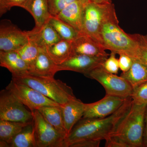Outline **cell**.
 Instances as JSON below:
<instances>
[{
	"mask_svg": "<svg viewBox=\"0 0 147 147\" xmlns=\"http://www.w3.org/2000/svg\"><path fill=\"white\" fill-rule=\"evenodd\" d=\"M137 42L139 50V58L147 65V34H130Z\"/></svg>",
	"mask_w": 147,
	"mask_h": 147,
	"instance_id": "obj_28",
	"label": "cell"
},
{
	"mask_svg": "<svg viewBox=\"0 0 147 147\" xmlns=\"http://www.w3.org/2000/svg\"><path fill=\"white\" fill-rule=\"evenodd\" d=\"M58 71L57 65L50 58L46 48H40L36 60L27 73L35 76L54 77Z\"/></svg>",
	"mask_w": 147,
	"mask_h": 147,
	"instance_id": "obj_17",
	"label": "cell"
},
{
	"mask_svg": "<svg viewBox=\"0 0 147 147\" xmlns=\"http://www.w3.org/2000/svg\"><path fill=\"white\" fill-rule=\"evenodd\" d=\"M28 0H0V15L6 13L14 6L23 7Z\"/></svg>",
	"mask_w": 147,
	"mask_h": 147,
	"instance_id": "obj_31",
	"label": "cell"
},
{
	"mask_svg": "<svg viewBox=\"0 0 147 147\" xmlns=\"http://www.w3.org/2000/svg\"><path fill=\"white\" fill-rule=\"evenodd\" d=\"M26 32L29 40L40 48H47L62 40L48 22L40 28L34 27L32 30Z\"/></svg>",
	"mask_w": 147,
	"mask_h": 147,
	"instance_id": "obj_16",
	"label": "cell"
},
{
	"mask_svg": "<svg viewBox=\"0 0 147 147\" xmlns=\"http://www.w3.org/2000/svg\"><path fill=\"white\" fill-rule=\"evenodd\" d=\"M30 123L0 120V147L9 142Z\"/></svg>",
	"mask_w": 147,
	"mask_h": 147,
	"instance_id": "obj_24",
	"label": "cell"
},
{
	"mask_svg": "<svg viewBox=\"0 0 147 147\" xmlns=\"http://www.w3.org/2000/svg\"><path fill=\"white\" fill-rule=\"evenodd\" d=\"M34 124L32 122L25 127L22 131L1 147H36Z\"/></svg>",
	"mask_w": 147,
	"mask_h": 147,
	"instance_id": "obj_21",
	"label": "cell"
},
{
	"mask_svg": "<svg viewBox=\"0 0 147 147\" xmlns=\"http://www.w3.org/2000/svg\"><path fill=\"white\" fill-rule=\"evenodd\" d=\"M48 22L62 40L72 42L79 35V32L73 27L56 16H51Z\"/></svg>",
	"mask_w": 147,
	"mask_h": 147,
	"instance_id": "obj_25",
	"label": "cell"
},
{
	"mask_svg": "<svg viewBox=\"0 0 147 147\" xmlns=\"http://www.w3.org/2000/svg\"><path fill=\"white\" fill-rule=\"evenodd\" d=\"M90 1V0H77L66 7L56 16L81 32L84 10Z\"/></svg>",
	"mask_w": 147,
	"mask_h": 147,
	"instance_id": "obj_14",
	"label": "cell"
},
{
	"mask_svg": "<svg viewBox=\"0 0 147 147\" xmlns=\"http://www.w3.org/2000/svg\"><path fill=\"white\" fill-rule=\"evenodd\" d=\"M132 103L131 96L113 115L102 118L81 119L74 126L63 142V147L84 139L106 140L115 131Z\"/></svg>",
	"mask_w": 147,
	"mask_h": 147,
	"instance_id": "obj_1",
	"label": "cell"
},
{
	"mask_svg": "<svg viewBox=\"0 0 147 147\" xmlns=\"http://www.w3.org/2000/svg\"><path fill=\"white\" fill-rule=\"evenodd\" d=\"M114 7L115 6L112 3H97L90 1L84 10L82 32L90 37L102 46L100 36L102 23Z\"/></svg>",
	"mask_w": 147,
	"mask_h": 147,
	"instance_id": "obj_5",
	"label": "cell"
},
{
	"mask_svg": "<svg viewBox=\"0 0 147 147\" xmlns=\"http://www.w3.org/2000/svg\"><path fill=\"white\" fill-rule=\"evenodd\" d=\"M100 142L99 139H82L70 144L68 147H98Z\"/></svg>",
	"mask_w": 147,
	"mask_h": 147,
	"instance_id": "obj_32",
	"label": "cell"
},
{
	"mask_svg": "<svg viewBox=\"0 0 147 147\" xmlns=\"http://www.w3.org/2000/svg\"><path fill=\"white\" fill-rule=\"evenodd\" d=\"M38 147H63L66 136L47 121L38 110L32 111Z\"/></svg>",
	"mask_w": 147,
	"mask_h": 147,
	"instance_id": "obj_9",
	"label": "cell"
},
{
	"mask_svg": "<svg viewBox=\"0 0 147 147\" xmlns=\"http://www.w3.org/2000/svg\"><path fill=\"white\" fill-rule=\"evenodd\" d=\"M0 120L32 122V113L8 90H3L0 92Z\"/></svg>",
	"mask_w": 147,
	"mask_h": 147,
	"instance_id": "obj_7",
	"label": "cell"
},
{
	"mask_svg": "<svg viewBox=\"0 0 147 147\" xmlns=\"http://www.w3.org/2000/svg\"><path fill=\"white\" fill-rule=\"evenodd\" d=\"M38 110L49 123L66 137H67L64 125L61 106H43Z\"/></svg>",
	"mask_w": 147,
	"mask_h": 147,
	"instance_id": "obj_23",
	"label": "cell"
},
{
	"mask_svg": "<svg viewBox=\"0 0 147 147\" xmlns=\"http://www.w3.org/2000/svg\"><path fill=\"white\" fill-rule=\"evenodd\" d=\"M120 76L129 82L133 90L147 81V65L140 58H135L130 68Z\"/></svg>",
	"mask_w": 147,
	"mask_h": 147,
	"instance_id": "obj_20",
	"label": "cell"
},
{
	"mask_svg": "<svg viewBox=\"0 0 147 147\" xmlns=\"http://www.w3.org/2000/svg\"><path fill=\"white\" fill-rule=\"evenodd\" d=\"M11 79L34 89L61 105L76 98L71 87L54 77L35 76L27 72L12 75Z\"/></svg>",
	"mask_w": 147,
	"mask_h": 147,
	"instance_id": "obj_3",
	"label": "cell"
},
{
	"mask_svg": "<svg viewBox=\"0 0 147 147\" xmlns=\"http://www.w3.org/2000/svg\"><path fill=\"white\" fill-rule=\"evenodd\" d=\"M50 58L57 65L63 63L71 54V42L61 40L46 48Z\"/></svg>",
	"mask_w": 147,
	"mask_h": 147,
	"instance_id": "obj_22",
	"label": "cell"
},
{
	"mask_svg": "<svg viewBox=\"0 0 147 147\" xmlns=\"http://www.w3.org/2000/svg\"><path fill=\"white\" fill-rule=\"evenodd\" d=\"M116 53L111 52L109 57L105 60L102 65V66L106 71L114 74L118 73L119 68V59L116 57Z\"/></svg>",
	"mask_w": 147,
	"mask_h": 147,
	"instance_id": "obj_30",
	"label": "cell"
},
{
	"mask_svg": "<svg viewBox=\"0 0 147 147\" xmlns=\"http://www.w3.org/2000/svg\"><path fill=\"white\" fill-rule=\"evenodd\" d=\"M29 40L26 31H22L9 20H3L0 26V51H17Z\"/></svg>",
	"mask_w": 147,
	"mask_h": 147,
	"instance_id": "obj_10",
	"label": "cell"
},
{
	"mask_svg": "<svg viewBox=\"0 0 147 147\" xmlns=\"http://www.w3.org/2000/svg\"><path fill=\"white\" fill-rule=\"evenodd\" d=\"M128 98L105 95L100 100L87 104L83 118H102L111 115L122 106Z\"/></svg>",
	"mask_w": 147,
	"mask_h": 147,
	"instance_id": "obj_11",
	"label": "cell"
},
{
	"mask_svg": "<svg viewBox=\"0 0 147 147\" xmlns=\"http://www.w3.org/2000/svg\"><path fill=\"white\" fill-rule=\"evenodd\" d=\"M5 89L31 112L43 106H61L34 89L12 79Z\"/></svg>",
	"mask_w": 147,
	"mask_h": 147,
	"instance_id": "obj_8",
	"label": "cell"
},
{
	"mask_svg": "<svg viewBox=\"0 0 147 147\" xmlns=\"http://www.w3.org/2000/svg\"><path fill=\"white\" fill-rule=\"evenodd\" d=\"M131 97L136 104H147V81L133 90Z\"/></svg>",
	"mask_w": 147,
	"mask_h": 147,
	"instance_id": "obj_27",
	"label": "cell"
},
{
	"mask_svg": "<svg viewBox=\"0 0 147 147\" xmlns=\"http://www.w3.org/2000/svg\"><path fill=\"white\" fill-rule=\"evenodd\" d=\"M119 55V68L123 72H126L131 67L133 63V59L126 54H120Z\"/></svg>",
	"mask_w": 147,
	"mask_h": 147,
	"instance_id": "obj_33",
	"label": "cell"
},
{
	"mask_svg": "<svg viewBox=\"0 0 147 147\" xmlns=\"http://www.w3.org/2000/svg\"><path fill=\"white\" fill-rule=\"evenodd\" d=\"M22 8L29 11L34 18L35 28H40L51 17L47 0H28Z\"/></svg>",
	"mask_w": 147,
	"mask_h": 147,
	"instance_id": "obj_18",
	"label": "cell"
},
{
	"mask_svg": "<svg viewBox=\"0 0 147 147\" xmlns=\"http://www.w3.org/2000/svg\"><path fill=\"white\" fill-rule=\"evenodd\" d=\"M96 80L103 87L106 95L127 98L131 96L133 88L125 79L108 72L102 65L98 67L85 75Z\"/></svg>",
	"mask_w": 147,
	"mask_h": 147,
	"instance_id": "obj_6",
	"label": "cell"
},
{
	"mask_svg": "<svg viewBox=\"0 0 147 147\" xmlns=\"http://www.w3.org/2000/svg\"><path fill=\"white\" fill-rule=\"evenodd\" d=\"M147 105L136 104L132 100L128 113L115 131L110 137L119 139L126 145V147H143Z\"/></svg>",
	"mask_w": 147,
	"mask_h": 147,
	"instance_id": "obj_4",
	"label": "cell"
},
{
	"mask_svg": "<svg viewBox=\"0 0 147 147\" xmlns=\"http://www.w3.org/2000/svg\"><path fill=\"white\" fill-rule=\"evenodd\" d=\"M108 57H94L82 55H71L63 63L57 65L58 71H76L83 74L85 76L93 69L102 65Z\"/></svg>",
	"mask_w": 147,
	"mask_h": 147,
	"instance_id": "obj_12",
	"label": "cell"
},
{
	"mask_svg": "<svg viewBox=\"0 0 147 147\" xmlns=\"http://www.w3.org/2000/svg\"><path fill=\"white\" fill-rule=\"evenodd\" d=\"M77 0H47L51 16H56L66 7Z\"/></svg>",
	"mask_w": 147,
	"mask_h": 147,
	"instance_id": "obj_29",
	"label": "cell"
},
{
	"mask_svg": "<svg viewBox=\"0 0 147 147\" xmlns=\"http://www.w3.org/2000/svg\"><path fill=\"white\" fill-rule=\"evenodd\" d=\"M39 51L40 47H38L33 41L29 40L28 43L17 52L22 59L26 63L29 69L36 60Z\"/></svg>",
	"mask_w": 147,
	"mask_h": 147,
	"instance_id": "obj_26",
	"label": "cell"
},
{
	"mask_svg": "<svg viewBox=\"0 0 147 147\" xmlns=\"http://www.w3.org/2000/svg\"><path fill=\"white\" fill-rule=\"evenodd\" d=\"M87 105V103H84L76 98L61 105L64 125L67 136L84 116Z\"/></svg>",
	"mask_w": 147,
	"mask_h": 147,
	"instance_id": "obj_15",
	"label": "cell"
},
{
	"mask_svg": "<svg viewBox=\"0 0 147 147\" xmlns=\"http://www.w3.org/2000/svg\"><path fill=\"white\" fill-rule=\"evenodd\" d=\"M143 147H147V105L145 114L144 127L143 138Z\"/></svg>",
	"mask_w": 147,
	"mask_h": 147,
	"instance_id": "obj_34",
	"label": "cell"
},
{
	"mask_svg": "<svg viewBox=\"0 0 147 147\" xmlns=\"http://www.w3.org/2000/svg\"><path fill=\"white\" fill-rule=\"evenodd\" d=\"M90 1L97 3H112L111 0H90Z\"/></svg>",
	"mask_w": 147,
	"mask_h": 147,
	"instance_id": "obj_35",
	"label": "cell"
},
{
	"mask_svg": "<svg viewBox=\"0 0 147 147\" xmlns=\"http://www.w3.org/2000/svg\"><path fill=\"white\" fill-rule=\"evenodd\" d=\"M115 8L106 16L102 23L100 36L102 46L116 54H125L132 59L139 58L137 42L119 25Z\"/></svg>",
	"mask_w": 147,
	"mask_h": 147,
	"instance_id": "obj_2",
	"label": "cell"
},
{
	"mask_svg": "<svg viewBox=\"0 0 147 147\" xmlns=\"http://www.w3.org/2000/svg\"><path fill=\"white\" fill-rule=\"evenodd\" d=\"M106 49L90 37L83 32L71 42V55H82L90 56H109Z\"/></svg>",
	"mask_w": 147,
	"mask_h": 147,
	"instance_id": "obj_13",
	"label": "cell"
},
{
	"mask_svg": "<svg viewBox=\"0 0 147 147\" xmlns=\"http://www.w3.org/2000/svg\"><path fill=\"white\" fill-rule=\"evenodd\" d=\"M0 65L5 67L12 75L27 73L29 68L17 51H0Z\"/></svg>",
	"mask_w": 147,
	"mask_h": 147,
	"instance_id": "obj_19",
	"label": "cell"
}]
</instances>
